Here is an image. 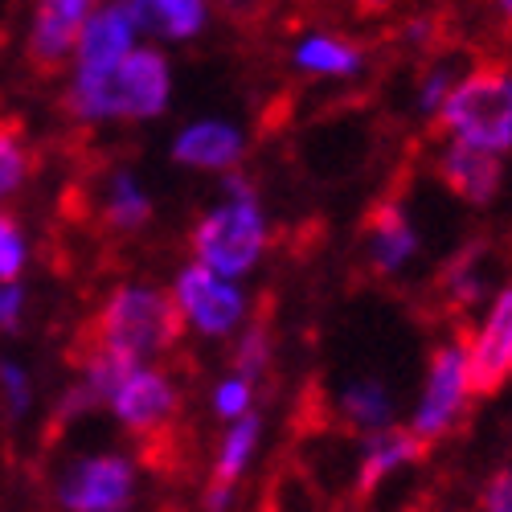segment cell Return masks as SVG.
I'll list each match as a JSON object with an SVG mask.
<instances>
[{"mask_svg": "<svg viewBox=\"0 0 512 512\" xmlns=\"http://www.w3.org/2000/svg\"><path fill=\"white\" fill-rule=\"evenodd\" d=\"M173 99V66L152 46H136L103 78L70 74L62 111L74 123H144L160 119Z\"/></svg>", "mask_w": 512, "mask_h": 512, "instance_id": "obj_1", "label": "cell"}, {"mask_svg": "<svg viewBox=\"0 0 512 512\" xmlns=\"http://www.w3.org/2000/svg\"><path fill=\"white\" fill-rule=\"evenodd\" d=\"M185 332L189 328L181 320L173 291L152 283H123L87 320L78 345H95L127 361H156L164 353H173Z\"/></svg>", "mask_w": 512, "mask_h": 512, "instance_id": "obj_2", "label": "cell"}, {"mask_svg": "<svg viewBox=\"0 0 512 512\" xmlns=\"http://www.w3.org/2000/svg\"><path fill=\"white\" fill-rule=\"evenodd\" d=\"M222 189H226V197L193 222L189 254H193V263H201L209 271H218L226 279H242L259 267V259L267 254L271 226L259 205V193H254V185L238 168L226 173Z\"/></svg>", "mask_w": 512, "mask_h": 512, "instance_id": "obj_3", "label": "cell"}, {"mask_svg": "<svg viewBox=\"0 0 512 512\" xmlns=\"http://www.w3.org/2000/svg\"><path fill=\"white\" fill-rule=\"evenodd\" d=\"M435 127L455 144L488 148L496 156L512 152V66H476L451 82Z\"/></svg>", "mask_w": 512, "mask_h": 512, "instance_id": "obj_4", "label": "cell"}, {"mask_svg": "<svg viewBox=\"0 0 512 512\" xmlns=\"http://www.w3.org/2000/svg\"><path fill=\"white\" fill-rule=\"evenodd\" d=\"M472 402L476 398H472V386H467V357H463V336H459L451 345H439L431 353L418 406L410 414V431L426 447H435L455 435V426L467 418V406Z\"/></svg>", "mask_w": 512, "mask_h": 512, "instance_id": "obj_5", "label": "cell"}, {"mask_svg": "<svg viewBox=\"0 0 512 512\" xmlns=\"http://www.w3.org/2000/svg\"><path fill=\"white\" fill-rule=\"evenodd\" d=\"M136 463L119 451H91L66 463L54 480V500L62 512H132L136 504Z\"/></svg>", "mask_w": 512, "mask_h": 512, "instance_id": "obj_6", "label": "cell"}, {"mask_svg": "<svg viewBox=\"0 0 512 512\" xmlns=\"http://www.w3.org/2000/svg\"><path fill=\"white\" fill-rule=\"evenodd\" d=\"M168 291H173V300L181 308L185 328H193V332H201L209 340L234 336L250 316L246 291L234 279L209 271L201 263H189L185 271H177V279H173Z\"/></svg>", "mask_w": 512, "mask_h": 512, "instance_id": "obj_7", "label": "cell"}, {"mask_svg": "<svg viewBox=\"0 0 512 512\" xmlns=\"http://www.w3.org/2000/svg\"><path fill=\"white\" fill-rule=\"evenodd\" d=\"M103 406H111L115 422L127 435L156 439L177 418L181 394L173 386V377H168V369H160L156 361H136L123 369V377L115 381V390L107 394Z\"/></svg>", "mask_w": 512, "mask_h": 512, "instance_id": "obj_8", "label": "cell"}, {"mask_svg": "<svg viewBox=\"0 0 512 512\" xmlns=\"http://www.w3.org/2000/svg\"><path fill=\"white\" fill-rule=\"evenodd\" d=\"M103 0H37L25 29V62L37 78H54L70 66L74 46Z\"/></svg>", "mask_w": 512, "mask_h": 512, "instance_id": "obj_9", "label": "cell"}, {"mask_svg": "<svg viewBox=\"0 0 512 512\" xmlns=\"http://www.w3.org/2000/svg\"><path fill=\"white\" fill-rule=\"evenodd\" d=\"M472 398H496L512 381V287H500L484 324L463 336Z\"/></svg>", "mask_w": 512, "mask_h": 512, "instance_id": "obj_10", "label": "cell"}, {"mask_svg": "<svg viewBox=\"0 0 512 512\" xmlns=\"http://www.w3.org/2000/svg\"><path fill=\"white\" fill-rule=\"evenodd\" d=\"M136 17L127 9V0H111V5H99L82 29L74 58H70V74L78 78H103L107 70H115L127 54L136 50Z\"/></svg>", "mask_w": 512, "mask_h": 512, "instance_id": "obj_11", "label": "cell"}, {"mask_svg": "<svg viewBox=\"0 0 512 512\" xmlns=\"http://www.w3.org/2000/svg\"><path fill=\"white\" fill-rule=\"evenodd\" d=\"M365 254H369V271L377 279L398 275L414 254H418V230L410 222V213L402 201L381 197L365 213Z\"/></svg>", "mask_w": 512, "mask_h": 512, "instance_id": "obj_12", "label": "cell"}, {"mask_svg": "<svg viewBox=\"0 0 512 512\" xmlns=\"http://www.w3.org/2000/svg\"><path fill=\"white\" fill-rule=\"evenodd\" d=\"M435 173H439L443 189L455 193L463 205L484 209V205L496 201V193L504 185V156H496L488 148H472V144L447 140V148L439 152Z\"/></svg>", "mask_w": 512, "mask_h": 512, "instance_id": "obj_13", "label": "cell"}, {"mask_svg": "<svg viewBox=\"0 0 512 512\" xmlns=\"http://www.w3.org/2000/svg\"><path fill=\"white\" fill-rule=\"evenodd\" d=\"M259 439H263V418L254 410L226 426V435L218 443V455H213L209 484H205V512H226L234 504V492H238L242 476L250 472L254 451H259Z\"/></svg>", "mask_w": 512, "mask_h": 512, "instance_id": "obj_14", "label": "cell"}, {"mask_svg": "<svg viewBox=\"0 0 512 512\" xmlns=\"http://www.w3.org/2000/svg\"><path fill=\"white\" fill-rule=\"evenodd\" d=\"M246 156V140L238 127L222 123V119H201L189 123L173 144V160L193 173H234Z\"/></svg>", "mask_w": 512, "mask_h": 512, "instance_id": "obj_15", "label": "cell"}, {"mask_svg": "<svg viewBox=\"0 0 512 512\" xmlns=\"http://www.w3.org/2000/svg\"><path fill=\"white\" fill-rule=\"evenodd\" d=\"M426 455V443L410 431V426H381V431H369L365 435V451H361V463H357V492L369 496L386 484L394 472L402 467L418 463Z\"/></svg>", "mask_w": 512, "mask_h": 512, "instance_id": "obj_16", "label": "cell"}, {"mask_svg": "<svg viewBox=\"0 0 512 512\" xmlns=\"http://www.w3.org/2000/svg\"><path fill=\"white\" fill-rule=\"evenodd\" d=\"M136 29L160 41H193L209 21V0H127Z\"/></svg>", "mask_w": 512, "mask_h": 512, "instance_id": "obj_17", "label": "cell"}, {"mask_svg": "<svg viewBox=\"0 0 512 512\" xmlns=\"http://www.w3.org/2000/svg\"><path fill=\"white\" fill-rule=\"evenodd\" d=\"M295 66L316 78H353L365 70V50L336 33H308L295 41Z\"/></svg>", "mask_w": 512, "mask_h": 512, "instance_id": "obj_18", "label": "cell"}, {"mask_svg": "<svg viewBox=\"0 0 512 512\" xmlns=\"http://www.w3.org/2000/svg\"><path fill=\"white\" fill-rule=\"evenodd\" d=\"M33 168H37V148H33L29 132L17 119L0 115V205L13 201L29 185Z\"/></svg>", "mask_w": 512, "mask_h": 512, "instance_id": "obj_19", "label": "cell"}, {"mask_svg": "<svg viewBox=\"0 0 512 512\" xmlns=\"http://www.w3.org/2000/svg\"><path fill=\"white\" fill-rule=\"evenodd\" d=\"M103 222L115 234H136V230H144L152 222V197H148V189H140L136 177L123 173V168H119V173H111V181H107Z\"/></svg>", "mask_w": 512, "mask_h": 512, "instance_id": "obj_20", "label": "cell"}, {"mask_svg": "<svg viewBox=\"0 0 512 512\" xmlns=\"http://www.w3.org/2000/svg\"><path fill=\"white\" fill-rule=\"evenodd\" d=\"M340 414H345V422L353 431L369 435V431H381V426L394 422V398L381 381L365 377V381H353V386L340 394Z\"/></svg>", "mask_w": 512, "mask_h": 512, "instance_id": "obj_21", "label": "cell"}, {"mask_svg": "<svg viewBox=\"0 0 512 512\" xmlns=\"http://www.w3.org/2000/svg\"><path fill=\"white\" fill-rule=\"evenodd\" d=\"M439 287H443V300H447L451 308H472V304H480V295H484V246L459 250L455 259L443 267Z\"/></svg>", "mask_w": 512, "mask_h": 512, "instance_id": "obj_22", "label": "cell"}, {"mask_svg": "<svg viewBox=\"0 0 512 512\" xmlns=\"http://www.w3.org/2000/svg\"><path fill=\"white\" fill-rule=\"evenodd\" d=\"M234 357H230V373L238 377H250L259 381L271 365V328H267V316H254L250 324H242L234 332Z\"/></svg>", "mask_w": 512, "mask_h": 512, "instance_id": "obj_23", "label": "cell"}, {"mask_svg": "<svg viewBox=\"0 0 512 512\" xmlns=\"http://www.w3.org/2000/svg\"><path fill=\"white\" fill-rule=\"evenodd\" d=\"M29 267V238L13 213L0 209V283H21Z\"/></svg>", "mask_w": 512, "mask_h": 512, "instance_id": "obj_24", "label": "cell"}, {"mask_svg": "<svg viewBox=\"0 0 512 512\" xmlns=\"http://www.w3.org/2000/svg\"><path fill=\"white\" fill-rule=\"evenodd\" d=\"M250 410H254V381L250 377L230 373V377H222L218 386H213V414H218L222 422H234V418H242Z\"/></svg>", "mask_w": 512, "mask_h": 512, "instance_id": "obj_25", "label": "cell"}, {"mask_svg": "<svg viewBox=\"0 0 512 512\" xmlns=\"http://www.w3.org/2000/svg\"><path fill=\"white\" fill-rule=\"evenodd\" d=\"M0 406H5V414L13 422L25 418L33 406V381H29L25 365H17V361H0Z\"/></svg>", "mask_w": 512, "mask_h": 512, "instance_id": "obj_26", "label": "cell"}, {"mask_svg": "<svg viewBox=\"0 0 512 512\" xmlns=\"http://www.w3.org/2000/svg\"><path fill=\"white\" fill-rule=\"evenodd\" d=\"M447 91H451V70L447 66H439V70H431L422 82H418V111L422 115H431L435 119V111L443 107V99H447Z\"/></svg>", "mask_w": 512, "mask_h": 512, "instance_id": "obj_27", "label": "cell"}, {"mask_svg": "<svg viewBox=\"0 0 512 512\" xmlns=\"http://www.w3.org/2000/svg\"><path fill=\"white\" fill-rule=\"evenodd\" d=\"M480 512H512V467L496 472L480 492Z\"/></svg>", "mask_w": 512, "mask_h": 512, "instance_id": "obj_28", "label": "cell"}, {"mask_svg": "<svg viewBox=\"0 0 512 512\" xmlns=\"http://www.w3.org/2000/svg\"><path fill=\"white\" fill-rule=\"evenodd\" d=\"M25 312V287L21 283H0V332H13Z\"/></svg>", "mask_w": 512, "mask_h": 512, "instance_id": "obj_29", "label": "cell"}, {"mask_svg": "<svg viewBox=\"0 0 512 512\" xmlns=\"http://www.w3.org/2000/svg\"><path fill=\"white\" fill-rule=\"evenodd\" d=\"M496 9H500V17L512 25V0H496Z\"/></svg>", "mask_w": 512, "mask_h": 512, "instance_id": "obj_30", "label": "cell"}, {"mask_svg": "<svg viewBox=\"0 0 512 512\" xmlns=\"http://www.w3.org/2000/svg\"><path fill=\"white\" fill-rule=\"evenodd\" d=\"M230 5H234V0H230Z\"/></svg>", "mask_w": 512, "mask_h": 512, "instance_id": "obj_31", "label": "cell"}]
</instances>
